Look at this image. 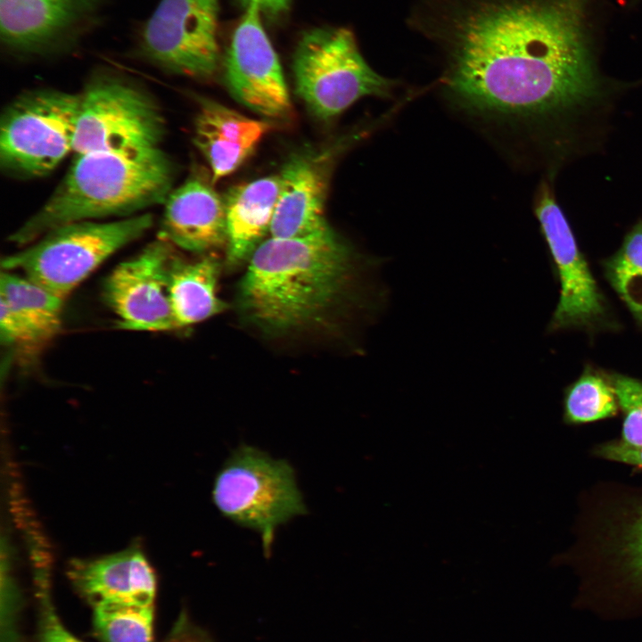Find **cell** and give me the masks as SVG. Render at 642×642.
Listing matches in <instances>:
<instances>
[{
  "mask_svg": "<svg viewBox=\"0 0 642 642\" xmlns=\"http://www.w3.org/2000/svg\"><path fill=\"white\" fill-rule=\"evenodd\" d=\"M588 0H456L437 29L449 98L482 119H553L600 84L585 34Z\"/></svg>",
  "mask_w": 642,
  "mask_h": 642,
  "instance_id": "obj_1",
  "label": "cell"
},
{
  "mask_svg": "<svg viewBox=\"0 0 642 642\" xmlns=\"http://www.w3.org/2000/svg\"><path fill=\"white\" fill-rule=\"evenodd\" d=\"M356 271L353 251L329 226L300 237L271 236L250 256L239 308L268 333L320 326L349 299Z\"/></svg>",
  "mask_w": 642,
  "mask_h": 642,
  "instance_id": "obj_2",
  "label": "cell"
},
{
  "mask_svg": "<svg viewBox=\"0 0 642 642\" xmlns=\"http://www.w3.org/2000/svg\"><path fill=\"white\" fill-rule=\"evenodd\" d=\"M174 166L159 147L77 155L43 206L9 236L28 245L73 222L132 215L164 203L172 191Z\"/></svg>",
  "mask_w": 642,
  "mask_h": 642,
  "instance_id": "obj_3",
  "label": "cell"
},
{
  "mask_svg": "<svg viewBox=\"0 0 642 642\" xmlns=\"http://www.w3.org/2000/svg\"><path fill=\"white\" fill-rule=\"evenodd\" d=\"M211 496L223 516L259 535L266 556L276 529L308 513L292 465L244 443L221 465Z\"/></svg>",
  "mask_w": 642,
  "mask_h": 642,
  "instance_id": "obj_4",
  "label": "cell"
},
{
  "mask_svg": "<svg viewBox=\"0 0 642 642\" xmlns=\"http://www.w3.org/2000/svg\"><path fill=\"white\" fill-rule=\"evenodd\" d=\"M153 226L149 213L111 222L78 221L55 227L23 250L2 259L3 270L23 275L66 299L116 251Z\"/></svg>",
  "mask_w": 642,
  "mask_h": 642,
  "instance_id": "obj_5",
  "label": "cell"
},
{
  "mask_svg": "<svg viewBox=\"0 0 642 642\" xmlns=\"http://www.w3.org/2000/svg\"><path fill=\"white\" fill-rule=\"evenodd\" d=\"M292 70L298 95L323 119L362 97H390L397 86L368 65L352 33L343 28L307 30L295 48Z\"/></svg>",
  "mask_w": 642,
  "mask_h": 642,
  "instance_id": "obj_6",
  "label": "cell"
},
{
  "mask_svg": "<svg viewBox=\"0 0 642 642\" xmlns=\"http://www.w3.org/2000/svg\"><path fill=\"white\" fill-rule=\"evenodd\" d=\"M81 107V93L35 90L12 101L1 118L0 163L8 174L39 177L70 152Z\"/></svg>",
  "mask_w": 642,
  "mask_h": 642,
  "instance_id": "obj_7",
  "label": "cell"
},
{
  "mask_svg": "<svg viewBox=\"0 0 642 642\" xmlns=\"http://www.w3.org/2000/svg\"><path fill=\"white\" fill-rule=\"evenodd\" d=\"M165 121L156 103L121 78L101 76L81 93L73 152L159 148Z\"/></svg>",
  "mask_w": 642,
  "mask_h": 642,
  "instance_id": "obj_8",
  "label": "cell"
},
{
  "mask_svg": "<svg viewBox=\"0 0 642 642\" xmlns=\"http://www.w3.org/2000/svg\"><path fill=\"white\" fill-rule=\"evenodd\" d=\"M218 0H160L140 37L143 54L163 70L196 78L219 64Z\"/></svg>",
  "mask_w": 642,
  "mask_h": 642,
  "instance_id": "obj_9",
  "label": "cell"
},
{
  "mask_svg": "<svg viewBox=\"0 0 642 642\" xmlns=\"http://www.w3.org/2000/svg\"><path fill=\"white\" fill-rule=\"evenodd\" d=\"M175 246L158 237L106 277L103 297L119 328L166 332L177 329L168 284Z\"/></svg>",
  "mask_w": 642,
  "mask_h": 642,
  "instance_id": "obj_10",
  "label": "cell"
},
{
  "mask_svg": "<svg viewBox=\"0 0 642 642\" xmlns=\"http://www.w3.org/2000/svg\"><path fill=\"white\" fill-rule=\"evenodd\" d=\"M225 79L232 95L270 119L292 116V103L279 58L255 4L244 8L225 57Z\"/></svg>",
  "mask_w": 642,
  "mask_h": 642,
  "instance_id": "obj_11",
  "label": "cell"
},
{
  "mask_svg": "<svg viewBox=\"0 0 642 642\" xmlns=\"http://www.w3.org/2000/svg\"><path fill=\"white\" fill-rule=\"evenodd\" d=\"M535 214L561 282V295L553 317V326L591 324L604 314L603 299L566 218L546 183L537 193Z\"/></svg>",
  "mask_w": 642,
  "mask_h": 642,
  "instance_id": "obj_12",
  "label": "cell"
},
{
  "mask_svg": "<svg viewBox=\"0 0 642 642\" xmlns=\"http://www.w3.org/2000/svg\"><path fill=\"white\" fill-rule=\"evenodd\" d=\"M67 575L92 606L100 604L154 605L156 579L142 550L134 546L95 559H73Z\"/></svg>",
  "mask_w": 642,
  "mask_h": 642,
  "instance_id": "obj_13",
  "label": "cell"
},
{
  "mask_svg": "<svg viewBox=\"0 0 642 642\" xmlns=\"http://www.w3.org/2000/svg\"><path fill=\"white\" fill-rule=\"evenodd\" d=\"M100 0H0V35L21 53L49 49L71 36Z\"/></svg>",
  "mask_w": 642,
  "mask_h": 642,
  "instance_id": "obj_14",
  "label": "cell"
},
{
  "mask_svg": "<svg viewBox=\"0 0 642 642\" xmlns=\"http://www.w3.org/2000/svg\"><path fill=\"white\" fill-rule=\"evenodd\" d=\"M159 238L202 253L227 243L225 201L207 182L192 176L164 202Z\"/></svg>",
  "mask_w": 642,
  "mask_h": 642,
  "instance_id": "obj_15",
  "label": "cell"
},
{
  "mask_svg": "<svg viewBox=\"0 0 642 642\" xmlns=\"http://www.w3.org/2000/svg\"><path fill=\"white\" fill-rule=\"evenodd\" d=\"M64 300L25 276L2 270V343L26 352L42 348L61 329Z\"/></svg>",
  "mask_w": 642,
  "mask_h": 642,
  "instance_id": "obj_16",
  "label": "cell"
},
{
  "mask_svg": "<svg viewBox=\"0 0 642 642\" xmlns=\"http://www.w3.org/2000/svg\"><path fill=\"white\" fill-rule=\"evenodd\" d=\"M327 178V155L300 153L285 163L279 175L272 237H300L328 226L324 214Z\"/></svg>",
  "mask_w": 642,
  "mask_h": 642,
  "instance_id": "obj_17",
  "label": "cell"
},
{
  "mask_svg": "<svg viewBox=\"0 0 642 642\" xmlns=\"http://www.w3.org/2000/svg\"><path fill=\"white\" fill-rule=\"evenodd\" d=\"M193 142L207 160L214 183L236 170L272 128L206 97L197 98Z\"/></svg>",
  "mask_w": 642,
  "mask_h": 642,
  "instance_id": "obj_18",
  "label": "cell"
},
{
  "mask_svg": "<svg viewBox=\"0 0 642 642\" xmlns=\"http://www.w3.org/2000/svg\"><path fill=\"white\" fill-rule=\"evenodd\" d=\"M280 190L279 176L234 186L225 201L227 259L236 266L251 255L270 231Z\"/></svg>",
  "mask_w": 642,
  "mask_h": 642,
  "instance_id": "obj_19",
  "label": "cell"
},
{
  "mask_svg": "<svg viewBox=\"0 0 642 642\" xmlns=\"http://www.w3.org/2000/svg\"><path fill=\"white\" fill-rule=\"evenodd\" d=\"M219 271L214 257L187 260L175 254L168 290L177 328L204 321L226 309V303L217 295Z\"/></svg>",
  "mask_w": 642,
  "mask_h": 642,
  "instance_id": "obj_20",
  "label": "cell"
},
{
  "mask_svg": "<svg viewBox=\"0 0 642 642\" xmlns=\"http://www.w3.org/2000/svg\"><path fill=\"white\" fill-rule=\"evenodd\" d=\"M92 607L94 630L101 642H153L154 605L100 604Z\"/></svg>",
  "mask_w": 642,
  "mask_h": 642,
  "instance_id": "obj_21",
  "label": "cell"
},
{
  "mask_svg": "<svg viewBox=\"0 0 642 642\" xmlns=\"http://www.w3.org/2000/svg\"><path fill=\"white\" fill-rule=\"evenodd\" d=\"M612 286L642 324V222L625 236L620 250L606 263Z\"/></svg>",
  "mask_w": 642,
  "mask_h": 642,
  "instance_id": "obj_22",
  "label": "cell"
},
{
  "mask_svg": "<svg viewBox=\"0 0 642 642\" xmlns=\"http://www.w3.org/2000/svg\"><path fill=\"white\" fill-rule=\"evenodd\" d=\"M612 384L593 374L582 375L566 398V416L575 423L592 422L612 416L617 411Z\"/></svg>",
  "mask_w": 642,
  "mask_h": 642,
  "instance_id": "obj_23",
  "label": "cell"
},
{
  "mask_svg": "<svg viewBox=\"0 0 642 642\" xmlns=\"http://www.w3.org/2000/svg\"><path fill=\"white\" fill-rule=\"evenodd\" d=\"M609 380L625 416L621 442L642 448V382L622 374H612Z\"/></svg>",
  "mask_w": 642,
  "mask_h": 642,
  "instance_id": "obj_24",
  "label": "cell"
},
{
  "mask_svg": "<svg viewBox=\"0 0 642 642\" xmlns=\"http://www.w3.org/2000/svg\"><path fill=\"white\" fill-rule=\"evenodd\" d=\"M37 593V632L38 642H82L61 621L53 605L47 584L41 580Z\"/></svg>",
  "mask_w": 642,
  "mask_h": 642,
  "instance_id": "obj_25",
  "label": "cell"
},
{
  "mask_svg": "<svg viewBox=\"0 0 642 642\" xmlns=\"http://www.w3.org/2000/svg\"><path fill=\"white\" fill-rule=\"evenodd\" d=\"M619 556L625 577L642 590V510L625 529Z\"/></svg>",
  "mask_w": 642,
  "mask_h": 642,
  "instance_id": "obj_26",
  "label": "cell"
},
{
  "mask_svg": "<svg viewBox=\"0 0 642 642\" xmlns=\"http://www.w3.org/2000/svg\"><path fill=\"white\" fill-rule=\"evenodd\" d=\"M597 454L609 460L642 467V448H630L615 441L600 446Z\"/></svg>",
  "mask_w": 642,
  "mask_h": 642,
  "instance_id": "obj_27",
  "label": "cell"
},
{
  "mask_svg": "<svg viewBox=\"0 0 642 642\" xmlns=\"http://www.w3.org/2000/svg\"><path fill=\"white\" fill-rule=\"evenodd\" d=\"M243 9L255 4L260 13L268 19H277L289 10L292 0H236Z\"/></svg>",
  "mask_w": 642,
  "mask_h": 642,
  "instance_id": "obj_28",
  "label": "cell"
}]
</instances>
